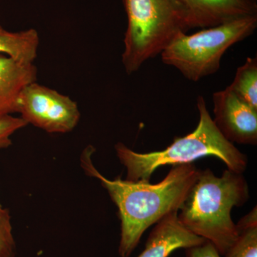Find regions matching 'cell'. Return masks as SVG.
<instances>
[{
  "label": "cell",
  "instance_id": "6da1fadb",
  "mask_svg": "<svg viewBox=\"0 0 257 257\" xmlns=\"http://www.w3.org/2000/svg\"><path fill=\"white\" fill-rule=\"evenodd\" d=\"M94 148L88 146L81 155V167L89 177L97 179L118 209L121 221L119 253L128 257L145 231L167 214L179 211L195 182L199 170L193 164L173 166L159 183L131 182L119 177L106 178L94 166Z\"/></svg>",
  "mask_w": 257,
  "mask_h": 257
},
{
  "label": "cell",
  "instance_id": "7a4b0ae2",
  "mask_svg": "<svg viewBox=\"0 0 257 257\" xmlns=\"http://www.w3.org/2000/svg\"><path fill=\"white\" fill-rule=\"evenodd\" d=\"M248 198L242 174L227 169L217 177L209 169L199 170L177 216L184 227L210 241L224 256L238 236L231 210L243 206Z\"/></svg>",
  "mask_w": 257,
  "mask_h": 257
},
{
  "label": "cell",
  "instance_id": "3957f363",
  "mask_svg": "<svg viewBox=\"0 0 257 257\" xmlns=\"http://www.w3.org/2000/svg\"><path fill=\"white\" fill-rule=\"evenodd\" d=\"M197 106L199 114L197 128L186 136L175 138L162 151L138 153L124 144L115 145L116 156L126 170V180L150 182L152 174L162 166L192 163L206 156L218 157L228 170L243 174L247 167V157L221 135L208 111L204 96H198Z\"/></svg>",
  "mask_w": 257,
  "mask_h": 257
},
{
  "label": "cell",
  "instance_id": "277c9868",
  "mask_svg": "<svg viewBox=\"0 0 257 257\" xmlns=\"http://www.w3.org/2000/svg\"><path fill=\"white\" fill-rule=\"evenodd\" d=\"M124 4L127 27L121 62L127 74L138 72L192 29L179 0H124Z\"/></svg>",
  "mask_w": 257,
  "mask_h": 257
},
{
  "label": "cell",
  "instance_id": "5b68a950",
  "mask_svg": "<svg viewBox=\"0 0 257 257\" xmlns=\"http://www.w3.org/2000/svg\"><path fill=\"white\" fill-rule=\"evenodd\" d=\"M257 16L245 17L176 37L161 53L162 62L175 67L192 82L215 74L230 47L252 35Z\"/></svg>",
  "mask_w": 257,
  "mask_h": 257
},
{
  "label": "cell",
  "instance_id": "8992f818",
  "mask_svg": "<svg viewBox=\"0 0 257 257\" xmlns=\"http://www.w3.org/2000/svg\"><path fill=\"white\" fill-rule=\"evenodd\" d=\"M18 113L28 124L51 134L70 133L81 116L76 101L36 82L28 84L20 94Z\"/></svg>",
  "mask_w": 257,
  "mask_h": 257
},
{
  "label": "cell",
  "instance_id": "52a82bcc",
  "mask_svg": "<svg viewBox=\"0 0 257 257\" xmlns=\"http://www.w3.org/2000/svg\"><path fill=\"white\" fill-rule=\"evenodd\" d=\"M216 127L230 143L257 144V109L241 99L229 87L212 95Z\"/></svg>",
  "mask_w": 257,
  "mask_h": 257
},
{
  "label": "cell",
  "instance_id": "ba28073f",
  "mask_svg": "<svg viewBox=\"0 0 257 257\" xmlns=\"http://www.w3.org/2000/svg\"><path fill=\"white\" fill-rule=\"evenodd\" d=\"M191 27L209 28L245 17L257 16V0H179Z\"/></svg>",
  "mask_w": 257,
  "mask_h": 257
},
{
  "label": "cell",
  "instance_id": "9c48e42d",
  "mask_svg": "<svg viewBox=\"0 0 257 257\" xmlns=\"http://www.w3.org/2000/svg\"><path fill=\"white\" fill-rule=\"evenodd\" d=\"M177 216L178 211H173L157 221L138 257H168L176 249L199 246L207 241L184 227Z\"/></svg>",
  "mask_w": 257,
  "mask_h": 257
},
{
  "label": "cell",
  "instance_id": "30bf717a",
  "mask_svg": "<svg viewBox=\"0 0 257 257\" xmlns=\"http://www.w3.org/2000/svg\"><path fill=\"white\" fill-rule=\"evenodd\" d=\"M37 69L0 55V118L18 112L20 94L28 84L36 82Z\"/></svg>",
  "mask_w": 257,
  "mask_h": 257
},
{
  "label": "cell",
  "instance_id": "8fae6325",
  "mask_svg": "<svg viewBox=\"0 0 257 257\" xmlns=\"http://www.w3.org/2000/svg\"><path fill=\"white\" fill-rule=\"evenodd\" d=\"M40 37L35 29L12 32L0 25V55L21 63L32 64L37 58Z\"/></svg>",
  "mask_w": 257,
  "mask_h": 257
},
{
  "label": "cell",
  "instance_id": "7c38bea8",
  "mask_svg": "<svg viewBox=\"0 0 257 257\" xmlns=\"http://www.w3.org/2000/svg\"><path fill=\"white\" fill-rule=\"evenodd\" d=\"M237 239L224 257H257L256 207L236 224Z\"/></svg>",
  "mask_w": 257,
  "mask_h": 257
},
{
  "label": "cell",
  "instance_id": "4fadbf2b",
  "mask_svg": "<svg viewBox=\"0 0 257 257\" xmlns=\"http://www.w3.org/2000/svg\"><path fill=\"white\" fill-rule=\"evenodd\" d=\"M239 97L257 109V57H247L236 69L229 86Z\"/></svg>",
  "mask_w": 257,
  "mask_h": 257
},
{
  "label": "cell",
  "instance_id": "5bb4252c",
  "mask_svg": "<svg viewBox=\"0 0 257 257\" xmlns=\"http://www.w3.org/2000/svg\"><path fill=\"white\" fill-rule=\"evenodd\" d=\"M16 243L13 233L11 216L5 208H0V257H15Z\"/></svg>",
  "mask_w": 257,
  "mask_h": 257
},
{
  "label": "cell",
  "instance_id": "9a60e30c",
  "mask_svg": "<svg viewBox=\"0 0 257 257\" xmlns=\"http://www.w3.org/2000/svg\"><path fill=\"white\" fill-rule=\"evenodd\" d=\"M27 125L28 123L21 117L8 115L0 118V150L11 146L12 135Z\"/></svg>",
  "mask_w": 257,
  "mask_h": 257
},
{
  "label": "cell",
  "instance_id": "2e32d148",
  "mask_svg": "<svg viewBox=\"0 0 257 257\" xmlns=\"http://www.w3.org/2000/svg\"><path fill=\"white\" fill-rule=\"evenodd\" d=\"M187 257H222L215 246L209 241L193 247L186 248Z\"/></svg>",
  "mask_w": 257,
  "mask_h": 257
},
{
  "label": "cell",
  "instance_id": "e0dca14e",
  "mask_svg": "<svg viewBox=\"0 0 257 257\" xmlns=\"http://www.w3.org/2000/svg\"><path fill=\"white\" fill-rule=\"evenodd\" d=\"M3 207V205H2L1 203H0V208Z\"/></svg>",
  "mask_w": 257,
  "mask_h": 257
}]
</instances>
